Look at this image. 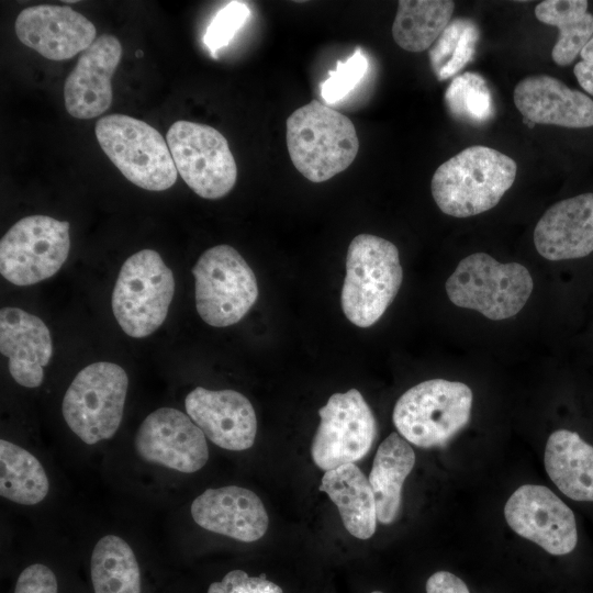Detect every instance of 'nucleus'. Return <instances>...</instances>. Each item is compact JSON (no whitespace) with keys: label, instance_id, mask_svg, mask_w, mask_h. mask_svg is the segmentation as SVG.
<instances>
[{"label":"nucleus","instance_id":"7ed1b4c3","mask_svg":"<svg viewBox=\"0 0 593 593\" xmlns=\"http://www.w3.org/2000/svg\"><path fill=\"white\" fill-rule=\"evenodd\" d=\"M403 279L396 246L388 239L359 234L350 242L340 303L359 327L373 325L398 294Z\"/></svg>","mask_w":593,"mask_h":593},{"label":"nucleus","instance_id":"393cba45","mask_svg":"<svg viewBox=\"0 0 593 593\" xmlns=\"http://www.w3.org/2000/svg\"><path fill=\"white\" fill-rule=\"evenodd\" d=\"M454 10L450 0H400L392 24L394 42L413 53L432 47L450 23Z\"/></svg>","mask_w":593,"mask_h":593},{"label":"nucleus","instance_id":"39448f33","mask_svg":"<svg viewBox=\"0 0 593 593\" xmlns=\"http://www.w3.org/2000/svg\"><path fill=\"white\" fill-rule=\"evenodd\" d=\"M94 133L104 154L135 186L163 191L176 183L178 171L167 141L152 125L114 113L99 119Z\"/></svg>","mask_w":593,"mask_h":593},{"label":"nucleus","instance_id":"cd10ccee","mask_svg":"<svg viewBox=\"0 0 593 593\" xmlns=\"http://www.w3.org/2000/svg\"><path fill=\"white\" fill-rule=\"evenodd\" d=\"M94 593H141V571L131 546L116 535L102 537L91 555Z\"/></svg>","mask_w":593,"mask_h":593},{"label":"nucleus","instance_id":"473e14b6","mask_svg":"<svg viewBox=\"0 0 593 593\" xmlns=\"http://www.w3.org/2000/svg\"><path fill=\"white\" fill-rule=\"evenodd\" d=\"M208 593H283V591L265 575L249 577L243 570H232L221 581L211 583Z\"/></svg>","mask_w":593,"mask_h":593},{"label":"nucleus","instance_id":"f8f14e48","mask_svg":"<svg viewBox=\"0 0 593 593\" xmlns=\"http://www.w3.org/2000/svg\"><path fill=\"white\" fill-rule=\"evenodd\" d=\"M318 415L311 456L320 469L355 463L370 451L377 435L376 418L357 389L334 393Z\"/></svg>","mask_w":593,"mask_h":593},{"label":"nucleus","instance_id":"c85d7f7f","mask_svg":"<svg viewBox=\"0 0 593 593\" xmlns=\"http://www.w3.org/2000/svg\"><path fill=\"white\" fill-rule=\"evenodd\" d=\"M479 38L477 24L457 18L447 25L428 52L430 67L438 80L459 72L473 57Z\"/></svg>","mask_w":593,"mask_h":593},{"label":"nucleus","instance_id":"1a4fd4ad","mask_svg":"<svg viewBox=\"0 0 593 593\" xmlns=\"http://www.w3.org/2000/svg\"><path fill=\"white\" fill-rule=\"evenodd\" d=\"M191 272L195 280L198 314L211 326L236 324L258 298L254 271L230 245L222 244L206 249Z\"/></svg>","mask_w":593,"mask_h":593},{"label":"nucleus","instance_id":"9d476101","mask_svg":"<svg viewBox=\"0 0 593 593\" xmlns=\"http://www.w3.org/2000/svg\"><path fill=\"white\" fill-rule=\"evenodd\" d=\"M166 141L175 166L188 187L203 199H220L235 186L237 167L227 139L215 127L176 121Z\"/></svg>","mask_w":593,"mask_h":593},{"label":"nucleus","instance_id":"4be33fe9","mask_svg":"<svg viewBox=\"0 0 593 593\" xmlns=\"http://www.w3.org/2000/svg\"><path fill=\"white\" fill-rule=\"evenodd\" d=\"M545 469L569 499L593 502V446L569 429L553 432L546 444Z\"/></svg>","mask_w":593,"mask_h":593},{"label":"nucleus","instance_id":"ddd939ff","mask_svg":"<svg viewBox=\"0 0 593 593\" xmlns=\"http://www.w3.org/2000/svg\"><path fill=\"white\" fill-rule=\"evenodd\" d=\"M504 517L512 530L550 555H568L577 546L574 514L547 486L521 485L506 501Z\"/></svg>","mask_w":593,"mask_h":593},{"label":"nucleus","instance_id":"4c0bfd02","mask_svg":"<svg viewBox=\"0 0 593 593\" xmlns=\"http://www.w3.org/2000/svg\"><path fill=\"white\" fill-rule=\"evenodd\" d=\"M136 55H137V56H141V55H142V52H141V51L136 52Z\"/></svg>","mask_w":593,"mask_h":593},{"label":"nucleus","instance_id":"7c9ffc66","mask_svg":"<svg viewBox=\"0 0 593 593\" xmlns=\"http://www.w3.org/2000/svg\"><path fill=\"white\" fill-rule=\"evenodd\" d=\"M368 69V59L358 47L345 61H337L336 68L321 83V97L327 104L343 100L361 81Z\"/></svg>","mask_w":593,"mask_h":593},{"label":"nucleus","instance_id":"6ab92c4d","mask_svg":"<svg viewBox=\"0 0 593 593\" xmlns=\"http://www.w3.org/2000/svg\"><path fill=\"white\" fill-rule=\"evenodd\" d=\"M513 99L525 122L569 128L593 126V100L555 77L534 75L522 79Z\"/></svg>","mask_w":593,"mask_h":593},{"label":"nucleus","instance_id":"5701e85b","mask_svg":"<svg viewBox=\"0 0 593 593\" xmlns=\"http://www.w3.org/2000/svg\"><path fill=\"white\" fill-rule=\"evenodd\" d=\"M320 491L337 506L345 528L356 538L369 539L377 528V505L369 480L355 463L324 473Z\"/></svg>","mask_w":593,"mask_h":593},{"label":"nucleus","instance_id":"dca6fc26","mask_svg":"<svg viewBox=\"0 0 593 593\" xmlns=\"http://www.w3.org/2000/svg\"><path fill=\"white\" fill-rule=\"evenodd\" d=\"M184 406L190 418L216 446L240 451L254 445L257 417L250 401L242 393L197 387L186 396Z\"/></svg>","mask_w":593,"mask_h":593},{"label":"nucleus","instance_id":"2f4dec72","mask_svg":"<svg viewBox=\"0 0 593 593\" xmlns=\"http://www.w3.org/2000/svg\"><path fill=\"white\" fill-rule=\"evenodd\" d=\"M249 18L250 10L242 1L228 2L215 14L203 37L213 58H216L221 48L228 45Z\"/></svg>","mask_w":593,"mask_h":593},{"label":"nucleus","instance_id":"58836bf2","mask_svg":"<svg viewBox=\"0 0 593 593\" xmlns=\"http://www.w3.org/2000/svg\"><path fill=\"white\" fill-rule=\"evenodd\" d=\"M371 593H382V592H380V591H373V592H371Z\"/></svg>","mask_w":593,"mask_h":593},{"label":"nucleus","instance_id":"b1692460","mask_svg":"<svg viewBox=\"0 0 593 593\" xmlns=\"http://www.w3.org/2000/svg\"><path fill=\"white\" fill-rule=\"evenodd\" d=\"M415 465V452L410 443L398 433H391L378 447L369 483L381 524L393 523L400 512L402 488Z\"/></svg>","mask_w":593,"mask_h":593},{"label":"nucleus","instance_id":"a878e982","mask_svg":"<svg viewBox=\"0 0 593 593\" xmlns=\"http://www.w3.org/2000/svg\"><path fill=\"white\" fill-rule=\"evenodd\" d=\"M586 0H545L535 8L542 23L557 26L559 36L551 51L558 66H568L593 36V15Z\"/></svg>","mask_w":593,"mask_h":593},{"label":"nucleus","instance_id":"a211bd4d","mask_svg":"<svg viewBox=\"0 0 593 593\" xmlns=\"http://www.w3.org/2000/svg\"><path fill=\"white\" fill-rule=\"evenodd\" d=\"M190 512L200 527L244 542L260 539L269 525L259 496L236 485L205 490L192 502Z\"/></svg>","mask_w":593,"mask_h":593},{"label":"nucleus","instance_id":"c756f323","mask_svg":"<svg viewBox=\"0 0 593 593\" xmlns=\"http://www.w3.org/2000/svg\"><path fill=\"white\" fill-rule=\"evenodd\" d=\"M449 112L458 120L481 124L493 116L491 91L482 76L465 72L452 79L445 92Z\"/></svg>","mask_w":593,"mask_h":593},{"label":"nucleus","instance_id":"4468645a","mask_svg":"<svg viewBox=\"0 0 593 593\" xmlns=\"http://www.w3.org/2000/svg\"><path fill=\"white\" fill-rule=\"evenodd\" d=\"M135 450L147 462L183 473L200 470L209 459L201 428L172 407H160L145 417L135 435Z\"/></svg>","mask_w":593,"mask_h":593},{"label":"nucleus","instance_id":"412c9836","mask_svg":"<svg viewBox=\"0 0 593 593\" xmlns=\"http://www.w3.org/2000/svg\"><path fill=\"white\" fill-rule=\"evenodd\" d=\"M0 351L8 357L10 374L20 385L37 388L53 354L49 329L34 314L19 307H2Z\"/></svg>","mask_w":593,"mask_h":593},{"label":"nucleus","instance_id":"72a5a7b5","mask_svg":"<svg viewBox=\"0 0 593 593\" xmlns=\"http://www.w3.org/2000/svg\"><path fill=\"white\" fill-rule=\"evenodd\" d=\"M14 593H58L55 573L42 563L31 564L20 573Z\"/></svg>","mask_w":593,"mask_h":593},{"label":"nucleus","instance_id":"e433bc0d","mask_svg":"<svg viewBox=\"0 0 593 593\" xmlns=\"http://www.w3.org/2000/svg\"><path fill=\"white\" fill-rule=\"evenodd\" d=\"M580 56L583 61L593 64V36L586 43V45L582 48Z\"/></svg>","mask_w":593,"mask_h":593},{"label":"nucleus","instance_id":"20e7f679","mask_svg":"<svg viewBox=\"0 0 593 593\" xmlns=\"http://www.w3.org/2000/svg\"><path fill=\"white\" fill-rule=\"evenodd\" d=\"M471 389L458 381H423L396 401L392 419L399 434L422 448L444 446L469 422Z\"/></svg>","mask_w":593,"mask_h":593},{"label":"nucleus","instance_id":"c9c22d12","mask_svg":"<svg viewBox=\"0 0 593 593\" xmlns=\"http://www.w3.org/2000/svg\"><path fill=\"white\" fill-rule=\"evenodd\" d=\"M573 72L580 86L593 96V64L581 60L574 66Z\"/></svg>","mask_w":593,"mask_h":593},{"label":"nucleus","instance_id":"423d86ee","mask_svg":"<svg viewBox=\"0 0 593 593\" xmlns=\"http://www.w3.org/2000/svg\"><path fill=\"white\" fill-rule=\"evenodd\" d=\"M533 278L517 262L501 264L485 253L463 258L446 281L449 300L492 321L517 314L533 291Z\"/></svg>","mask_w":593,"mask_h":593},{"label":"nucleus","instance_id":"f03ea898","mask_svg":"<svg viewBox=\"0 0 593 593\" xmlns=\"http://www.w3.org/2000/svg\"><path fill=\"white\" fill-rule=\"evenodd\" d=\"M286 126L291 161L312 182L344 171L358 154L359 141L350 119L317 100L294 110Z\"/></svg>","mask_w":593,"mask_h":593},{"label":"nucleus","instance_id":"f257e3e1","mask_svg":"<svg viewBox=\"0 0 593 593\" xmlns=\"http://www.w3.org/2000/svg\"><path fill=\"white\" fill-rule=\"evenodd\" d=\"M516 163L482 145L465 148L434 172L430 191L441 212L469 217L494 208L514 183Z\"/></svg>","mask_w":593,"mask_h":593},{"label":"nucleus","instance_id":"aec40b11","mask_svg":"<svg viewBox=\"0 0 593 593\" xmlns=\"http://www.w3.org/2000/svg\"><path fill=\"white\" fill-rule=\"evenodd\" d=\"M537 251L548 260L582 258L593 251V193L551 205L534 230Z\"/></svg>","mask_w":593,"mask_h":593},{"label":"nucleus","instance_id":"f3484780","mask_svg":"<svg viewBox=\"0 0 593 593\" xmlns=\"http://www.w3.org/2000/svg\"><path fill=\"white\" fill-rule=\"evenodd\" d=\"M122 57L118 37L101 34L83 51L64 85V101L68 114L76 119H93L112 103V83Z\"/></svg>","mask_w":593,"mask_h":593},{"label":"nucleus","instance_id":"bb28decb","mask_svg":"<svg viewBox=\"0 0 593 593\" xmlns=\"http://www.w3.org/2000/svg\"><path fill=\"white\" fill-rule=\"evenodd\" d=\"M49 490L46 471L38 459L26 449L0 440V494L22 505H35Z\"/></svg>","mask_w":593,"mask_h":593},{"label":"nucleus","instance_id":"6e6552de","mask_svg":"<svg viewBox=\"0 0 593 593\" xmlns=\"http://www.w3.org/2000/svg\"><path fill=\"white\" fill-rule=\"evenodd\" d=\"M128 388L125 370L100 361L81 369L61 405L68 427L86 444L110 439L119 429Z\"/></svg>","mask_w":593,"mask_h":593},{"label":"nucleus","instance_id":"0eeeda50","mask_svg":"<svg viewBox=\"0 0 593 593\" xmlns=\"http://www.w3.org/2000/svg\"><path fill=\"white\" fill-rule=\"evenodd\" d=\"M174 292V275L161 256L143 249L122 265L112 291V311L124 333L146 337L166 320Z\"/></svg>","mask_w":593,"mask_h":593},{"label":"nucleus","instance_id":"f704fd0d","mask_svg":"<svg viewBox=\"0 0 593 593\" xmlns=\"http://www.w3.org/2000/svg\"><path fill=\"white\" fill-rule=\"evenodd\" d=\"M426 593H470L466 583L449 571H437L426 582Z\"/></svg>","mask_w":593,"mask_h":593},{"label":"nucleus","instance_id":"9b49d317","mask_svg":"<svg viewBox=\"0 0 593 593\" xmlns=\"http://www.w3.org/2000/svg\"><path fill=\"white\" fill-rule=\"evenodd\" d=\"M70 249L69 223L30 215L14 223L0 240V272L15 286H31L54 276Z\"/></svg>","mask_w":593,"mask_h":593},{"label":"nucleus","instance_id":"2eb2a0df","mask_svg":"<svg viewBox=\"0 0 593 593\" xmlns=\"http://www.w3.org/2000/svg\"><path fill=\"white\" fill-rule=\"evenodd\" d=\"M14 30L25 46L51 60H65L86 51L97 38L93 23L68 5L27 7Z\"/></svg>","mask_w":593,"mask_h":593}]
</instances>
